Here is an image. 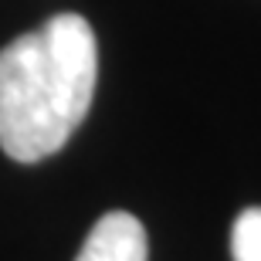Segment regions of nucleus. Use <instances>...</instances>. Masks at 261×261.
Wrapping results in <instances>:
<instances>
[{"instance_id": "nucleus-2", "label": "nucleus", "mask_w": 261, "mask_h": 261, "mask_svg": "<svg viewBox=\"0 0 261 261\" xmlns=\"http://www.w3.org/2000/svg\"><path fill=\"white\" fill-rule=\"evenodd\" d=\"M146 258H149V241H146V227L139 224V217L126 211H109L88 231L75 261H146Z\"/></svg>"}, {"instance_id": "nucleus-1", "label": "nucleus", "mask_w": 261, "mask_h": 261, "mask_svg": "<svg viewBox=\"0 0 261 261\" xmlns=\"http://www.w3.org/2000/svg\"><path fill=\"white\" fill-rule=\"evenodd\" d=\"M98 78L95 31L82 14H55L0 48V149L41 163L85 122Z\"/></svg>"}, {"instance_id": "nucleus-3", "label": "nucleus", "mask_w": 261, "mask_h": 261, "mask_svg": "<svg viewBox=\"0 0 261 261\" xmlns=\"http://www.w3.org/2000/svg\"><path fill=\"white\" fill-rule=\"evenodd\" d=\"M231 258L261 261V207H244L231 227Z\"/></svg>"}]
</instances>
